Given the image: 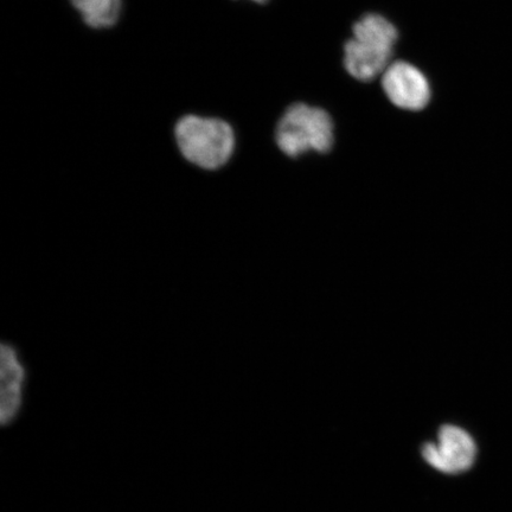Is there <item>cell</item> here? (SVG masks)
Segmentation results:
<instances>
[{"instance_id":"cell-5","label":"cell","mask_w":512,"mask_h":512,"mask_svg":"<svg viewBox=\"0 0 512 512\" xmlns=\"http://www.w3.org/2000/svg\"><path fill=\"white\" fill-rule=\"evenodd\" d=\"M382 87L390 102L401 110L418 112L430 104V82L411 63H390L382 74Z\"/></svg>"},{"instance_id":"cell-8","label":"cell","mask_w":512,"mask_h":512,"mask_svg":"<svg viewBox=\"0 0 512 512\" xmlns=\"http://www.w3.org/2000/svg\"><path fill=\"white\" fill-rule=\"evenodd\" d=\"M253 2L259 3V4H266L268 2V0H253Z\"/></svg>"},{"instance_id":"cell-3","label":"cell","mask_w":512,"mask_h":512,"mask_svg":"<svg viewBox=\"0 0 512 512\" xmlns=\"http://www.w3.org/2000/svg\"><path fill=\"white\" fill-rule=\"evenodd\" d=\"M275 142L281 152L298 158L307 152L328 153L334 146V121L322 108L294 104L287 108L275 128Z\"/></svg>"},{"instance_id":"cell-2","label":"cell","mask_w":512,"mask_h":512,"mask_svg":"<svg viewBox=\"0 0 512 512\" xmlns=\"http://www.w3.org/2000/svg\"><path fill=\"white\" fill-rule=\"evenodd\" d=\"M179 152L198 169L216 171L233 157L236 137L226 121L187 115L175 127Z\"/></svg>"},{"instance_id":"cell-7","label":"cell","mask_w":512,"mask_h":512,"mask_svg":"<svg viewBox=\"0 0 512 512\" xmlns=\"http://www.w3.org/2000/svg\"><path fill=\"white\" fill-rule=\"evenodd\" d=\"M83 21L95 29L110 28L118 22L121 0H70Z\"/></svg>"},{"instance_id":"cell-1","label":"cell","mask_w":512,"mask_h":512,"mask_svg":"<svg viewBox=\"0 0 512 512\" xmlns=\"http://www.w3.org/2000/svg\"><path fill=\"white\" fill-rule=\"evenodd\" d=\"M398 40V29L389 19L377 14L363 16L345 43V69L358 81H373L389 67Z\"/></svg>"},{"instance_id":"cell-6","label":"cell","mask_w":512,"mask_h":512,"mask_svg":"<svg viewBox=\"0 0 512 512\" xmlns=\"http://www.w3.org/2000/svg\"><path fill=\"white\" fill-rule=\"evenodd\" d=\"M27 368L14 344L0 347V421L4 426L17 419L23 407Z\"/></svg>"},{"instance_id":"cell-4","label":"cell","mask_w":512,"mask_h":512,"mask_svg":"<svg viewBox=\"0 0 512 512\" xmlns=\"http://www.w3.org/2000/svg\"><path fill=\"white\" fill-rule=\"evenodd\" d=\"M477 447L475 440L463 428L445 425L438 433V443L422 446V457L435 470L446 475H458L475 463Z\"/></svg>"}]
</instances>
